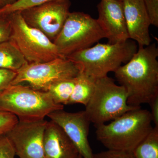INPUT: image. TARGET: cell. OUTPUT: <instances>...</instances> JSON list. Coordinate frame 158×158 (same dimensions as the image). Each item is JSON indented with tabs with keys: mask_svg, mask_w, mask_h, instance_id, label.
Segmentation results:
<instances>
[{
	"mask_svg": "<svg viewBox=\"0 0 158 158\" xmlns=\"http://www.w3.org/2000/svg\"><path fill=\"white\" fill-rule=\"evenodd\" d=\"M45 158H80L77 148L62 128L48 122L43 139Z\"/></svg>",
	"mask_w": 158,
	"mask_h": 158,
	"instance_id": "obj_14",
	"label": "cell"
},
{
	"mask_svg": "<svg viewBox=\"0 0 158 158\" xmlns=\"http://www.w3.org/2000/svg\"><path fill=\"white\" fill-rule=\"evenodd\" d=\"M16 73V72L0 69V92L11 85Z\"/></svg>",
	"mask_w": 158,
	"mask_h": 158,
	"instance_id": "obj_25",
	"label": "cell"
},
{
	"mask_svg": "<svg viewBox=\"0 0 158 158\" xmlns=\"http://www.w3.org/2000/svg\"><path fill=\"white\" fill-rule=\"evenodd\" d=\"M9 15L11 26L10 40L17 46L28 63H42L63 57L52 41L25 22L20 11Z\"/></svg>",
	"mask_w": 158,
	"mask_h": 158,
	"instance_id": "obj_7",
	"label": "cell"
},
{
	"mask_svg": "<svg viewBox=\"0 0 158 158\" xmlns=\"http://www.w3.org/2000/svg\"><path fill=\"white\" fill-rule=\"evenodd\" d=\"M152 122L150 112L138 108L96 127V138L108 149L133 152L152 129Z\"/></svg>",
	"mask_w": 158,
	"mask_h": 158,
	"instance_id": "obj_2",
	"label": "cell"
},
{
	"mask_svg": "<svg viewBox=\"0 0 158 158\" xmlns=\"http://www.w3.org/2000/svg\"><path fill=\"white\" fill-rule=\"evenodd\" d=\"M83 158L82 157V156H81V158Z\"/></svg>",
	"mask_w": 158,
	"mask_h": 158,
	"instance_id": "obj_29",
	"label": "cell"
},
{
	"mask_svg": "<svg viewBox=\"0 0 158 158\" xmlns=\"http://www.w3.org/2000/svg\"><path fill=\"white\" fill-rule=\"evenodd\" d=\"M158 48L155 43L138 49L129 61L114 72L127 92V104L140 106L158 96Z\"/></svg>",
	"mask_w": 158,
	"mask_h": 158,
	"instance_id": "obj_1",
	"label": "cell"
},
{
	"mask_svg": "<svg viewBox=\"0 0 158 158\" xmlns=\"http://www.w3.org/2000/svg\"><path fill=\"white\" fill-rule=\"evenodd\" d=\"M52 121L62 128L77 148L83 158H94L88 137L90 122L84 111L69 113L63 110L48 115Z\"/></svg>",
	"mask_w": 158,
	"mask_h": 158,
	"instance_id": "obj_11",
	"label": "cell"
},
{
	"mask_svg": "<svg viewBox=\"0 0 158 158\" xmlns=\"http://www.w3.org/2000/svg\"><path fill=\"white\" fill-rule=\"evenodd\" d=\"M18 121L14 114L0 110V135L6 134Z\"/></svg>",
	"mask_w": 158,
	"mask_h": 158,
	"instance_id": "obj_20",
	"label": "cell"
},
{
	"mask_svg": "<svg viewBox=\"0 0 158 158\" xmlns=\"http://www.w3.org/2000/svg\"><path fill=\"white\" fill-rule=\"evenodd\" d=\"M117 1H120V2H123L124 0H117Z\"/></svg>",
	"mask_w": 158,
	"mask_h": 158,
	"instance_id": "obj_28",
	"label": "cell"
},
{
	"mask_svg": "<svg viewBox=\"0 0 158 158\" xmlns=\"http://www.w3.org/2000/svg\"><path fill=\"white\" fill-rule=\"evenodd\" d=\"M14 148L6 134L0 135V158H15Z\"/></svg>",
	"mask_w": 158,
	"mask_h": 158,
	"instance_id": "obj_21",
	"label": "cell"
},
{
	"mask_svg": "<svg viewBox=\"0 0 158 158\" xmlns=\"http://www.w3.org/2000/svg\"><path fill=\"white\" fill-rule=\"evenodd\" d=\"M106 35L97 19L82 12H69L59 35L53 42L59 54L66 58L92 46Z\"/></svg>",
	"mask_w": 158,
	"mask_h": 158,
	"instance_id": "obj_6",
	"label": "cell"
},
{
	"mask_svg": "<svg viewBox=\"0 0 158 158\" xmlns=\"http://www.w3.org/2000/svg\"><path fill=\"white\" fill-rule=\"evenodd\" d=\"M56 1L61 0H19L12 5L0 9V15H9L16 11H21L44 3Z\"/></svg>",
	"mask_w": 158,
	"mask_h": 158,
	"instance_id": "obj_19",
	"label": "cell"
},
{
	"mask_svg": "<svg viewBox=\"0 0 158 158\" xmlns=\"http://www.w3.org/2000/svg\"><path fill=\"white\" fill-rule=\"evenodd\" d=\"M63 109L64 106L56 104L48 91L29 86L11 85L0 92V110L14 114L19 120H41L49 113Z\"/></svg>",
	"mask_w": 158,
	"mask_h": 158,
	"instance_id": "obj_4",
	"label": "cell"
},
{
	"mask_svg": "<svg viewBox=\"0 0 158 158\" xmlns=\"http://www.w3.org/2000/svg\"><path fill=\"white\" fill-rule=\"evenodd\" d=\"M47 121L19 120L6 134L19 158H45L43 139Z\"/></svg>",
	"mask_w": 158,
	"mask_h": 158,
	"instance_id": "obj_10",
	"label": "cell"
},
{
	"mask_svg": "<svg viewBox=\"0 0 158 158\" xmlns=\"http://www.w3.org/2000/svg\"><path fill=\"white\" fill-rule=\"evenodd\" d=\"M11 32L9 15H0V43L10 39Z\"/></svg>",
	"mask_w": 158,
	"mask_h": 158,
	"instance_id": "obj_23",
	"label": "cell"
},
{
	"mask_svg": "<svg viewBox=\"0 0 158 158\" xmlns=\"http://www.w3.org/2000/svg\"><path fill=\"white\" fill-rule=\"evenodd\" d=\"M127 98L125 88L107 76L96 80L94 92L85 111L90 123L97 127L141 107L128 104Z\"/></svg>",
	"mask_w": 158,
	"mask_h": 158,
	"instance_id": "obj_5",
	"label": "cell"
},
{
	"mask_svg": "<svg viewBox=\"0 0 158 158\" xmlns=\"http://www.w3.org/2000/svg\"><path fill=\"white\" fill-rule=\"evenodd\" d=\"M96 80L80 71L75 78L72 94L68 105L81 104L86 106L93 95Z\"/></svg>",
	"mask_w": 158,
	"mask_h": 158,
	"instance_id": "obj_16",
	"label": "cell"
},
{
	"mask_svg": "<svg viewBox=\"0 0 158 158\" xmlns=\"http://www.w3.org/2000/svg\"><path fill=\"white\" fill-rule=\"evenodd\" d=\"M151 24L158 27V0H143Z\"/></svg>",
	"mask_w": 158,
	"mask_h": 158,
	"instance_id": "obj_22",
	"label": "cell"
},
{
	"mask_svg": "<svg viewBox=\"0 0 158 158\" xmlns=\"http://www.w3.org/2000/svg\"><path fill=\"white\" fill-rule=\"evenodd\" d=\"M71 4L69 0L53 1L20 11L29 26L41 31L53 41L70 12Z\"/></svg>",
	"mask_w": 158,
	"mask_h": 158,
	"instance_id": "obj_9",
	"label": "cell"
},
{
	"mask_svg": "<svg viewBox=\"0 0 158 158\" xmlns=\"http://www.w3.org/2000/svg\"><path fill=\"white\" fill-rule=\"evenodd\" d=\"M133 153L135 158H158V127H153Z\"/></svg>",
	"mask_w": 158,
	"mask_h": 158,
	"instance_id": "obj_17",
	"label": "cell"
},
{
	"mask_svg": "<svg viewBox=\"0 0 158 158\" xmlns=\"http://www.w3.org/2000/svg\"><path fill=\"white\" fill-rule=\"evenodd\" d=\"M19 0H0V9L12 5Z\"/></svg>",
	"mask_w": 158,
	"mask_h": 158,
	"instance_id": "obj_27",
	"label": "cell"
},
{
	"mask_svg": "<svg viewBox=\"0 0 158 158\" xmlns=\"http://www.w3.org/2000/svg\"><path fill=\"white\" fill-rule=\"evenodd\" d=\"M97 9L98 17L97 20L108 39V43L123 42L130 39L122 2L101 0Z\"/></svg>",
	"mask_w": 158,
	"mask_h": 158,
	"instance_id": "obj_12",
	"label": "cell"
},
{
	"mask_svg": "<svg viewBox=\"0 0 158 158\" xmlns=\"http://www.w3.org/2000/svg\"><path fill=\"white\" fill-rule=\"evenodd\" d=\"M28 63L11 40L0 43V69L17 72Z\"/></svg>",
	"mask_w": 158,
	"mask_h": 158,
	"instance_id": "obj_15",
	"label": "cell"
},
{
	"mask_svg": "<svg viewBox=\"0 0 158 158\" xmlns=\"http://www.w3.org/2000/svg\"><path fill=\"white\" fill-rule=\"evenodd\" d=\"M75 78L56 82L48 88L47 91L56 104L68 105L74 87Z\"/></svg>",
	"mask_w": 158,
	"mask_h": 158,
	"instance_id": "obj_18",
	"label": "cell"
},
{
	"mask_svg": "<svg viewBox=\"0 0 158 158\" xmlns=\"http://www.w3.org/2000/svg\"><path fill=\"white\" fill-rule=\"evenodd\" d=\"M80 72L75 63L64 57L42 63H28L16 72L11 85L26 83L34 89L47 91L56 82L76 77Z\"/></svg>",
	"mask_w": 158,
	"mask_h": 158,
	"instance_id": "obj_8",
	"label": "cell"
},
{
	"mask_svg": "<svg viewBox=\"0 0 158 158\" xmlns=\"http://www.w3.org/2000/svg\"><path fill=\"white\" fill-rule=\"evenodd\" d=\"M122 3L129 39L138 46L149 45L151 42L149 33L151 24L143 0H124Z\"/></svg>",
	"mask_w": 158,
	"mask_h": 158,
	"instance_id": "obj_13",
	"label": "cell"
},
{
	"mask_svg": "<svg viewBox=\"0 0 158 158\" xmlns=\"http://www.w3.org/2000/svg\"><path fill=\"white\" fill-rule=\"evenodd\" d=\"M151 108L150 113L152 121L155 126L158 127V96L156 97L149 104Z\"/></svg>",
	"mask_w": 158,
	"mask_h": 158,
	"instance_id": "obj_26",
	"label": "cell"
},
{
	"mask_svg": "<svg viewBox=\"0 0 158 158\" xmlns=\"http://www.w3.org/2000/svg\"><path fill=\"white\" fill-rule=\"evenodd\" d=\"M94 158H135L133 152L109 150L94 154Z\"/></svg>",
	"mask_w": 158,
	"mask_h": 158,
	"instance_id": "obj_24",
	"label": "cell"
},
{
	"mask_svg": "<svg viewBox=\"0 0 158 158\" xmlns=\"http://www.w3.org/2000/svg\"><path fill=\"white\" fill-rule=\"evenodd\" d=\"M137 50V43L129 39L118 43H98L66 58L75 63L80 71L97 80L115 72L123 64L127 63Z\"/></svg>",
	"mask_w": 158,
	"mask_h": 158,
	"instance_id": "obj_3",
	"label": "cell"
}]
</instances>
